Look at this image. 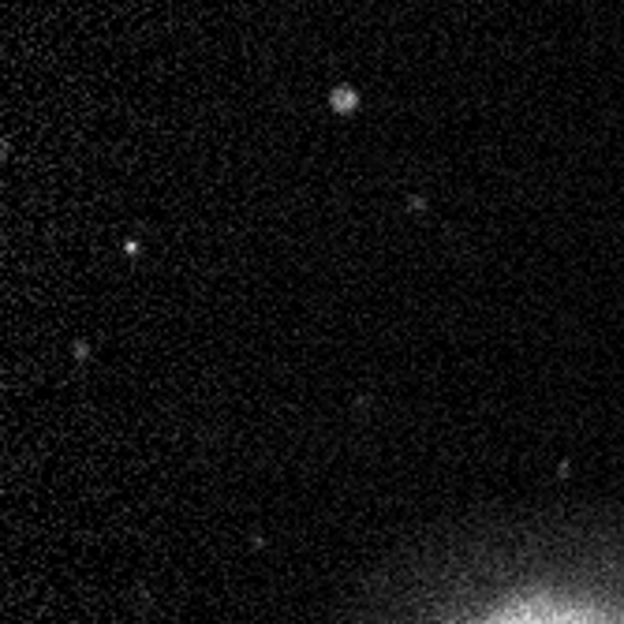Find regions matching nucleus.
<instances>
[{"instance_id":"obj_1","label":"nucleus","mask_w":624,"mask_h":624,"mask_svg":"<svg viewBox=\"0 0 624 624\" xmlns=\"http://www.w3.org/2000/svg\"><path fill=\"white\" fill-rule=\"evenodd\" d=\"M333 105H337L340 112L355 109V94H348V90H337V94H333Z\"/></svg>"}]
</instances>
